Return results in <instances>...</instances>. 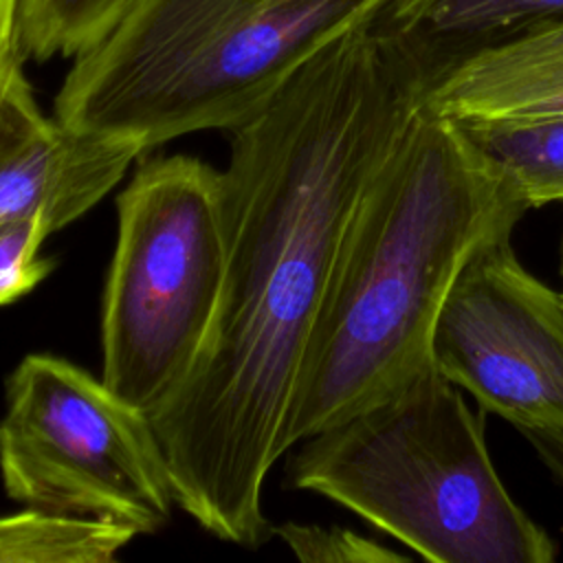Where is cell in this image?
<instances>
[{"instance_id": "1", "label": "cell", "mask_w": 563, "mask_h": 563, "mask_svg": "<svg viewBox=\"0 0 563 563\" xmlns=\"http://www.w3.org/2000/svg\"><path fill=\"white\" fill-rule=\"evenodd\" d=\"M369 0L231 130L227 268L207 343L150 416L176 506L211 537L260 548L264 484L290 418L352 216L424 103L429 73Z\"/></svg>"}, {"instance_id": "2", "label": "cell", "mask_w": 563, "mask_h": 563, "mask_svg": "<svg viewBox=\"0 0 563 563\" xmlns=\"http://www.w3.org/2000/svg\"><path fill=\"white\" fill-rule=\"evenodd\" d=\"M528 207L460 123L424 103L347 227L297 389L290 444L433 367V330L457 275Z\"/></svg>"}, {"instance_id": "3", "label": "cell", "mask_w": 563, "mask_h": 563, "mask_svg": "<svg viewBox=\"0 0 563 563\" xmlns=\"http://www.w3.org/2000/svg\"><path fill=\"white\" fill-rule=\"evenodd\" d=\"M369 0H130L73 59L53 119L150 152L233 130Z\"/></svg>"}, {"instance_id": "4", "label": "cell", "mask_w": 563, "mask_h": 563, "mask_svg": "<svg viewBox=\"0 0 563 563\" xmlns=\"http://www.w3.org/2000/svg\"><path fill=\"white\" fill-rule=\"evenodd\" d=\"M462 389L433 365L292 449L295 488L328 497L431 563H552L556 543L508 493Z\"/></svg>"}, {"instance_id": "5", "label": "cell", "mask_w": 563, "mask_h": 563, "mask_svg": "<svg viewBox=\"0 0 563 563\" xmlns=\"http://www.w3.org/2000/svg\"><path fill=\"white\" fill-rule=\"evenodd\" d=\"M227 268L222 169L172 154L141 161L117 198L101 299V380L147 416L191 374Z\"/></svg>"}, {"instance_id": "6", "label": "cell", "mask_w": 563, "mask_h": 563, "mask_svg": "<svg viewBox=\"0 0 563 563\" xmlns=\"http://www.w3.org/2000/svg\"><path fill=\"white\" fill-rule=\"evenodd\" d=\"M0 482L15 504L154 534L176 495L145 411L53 354H26L4 385Z\"/></svg>"}, {"instance_id": "7", "label": "cell", "mask_w": 563, "mask_h": 563, "mask_svg": "<svg viewBox=\"0 0 563 563\" xmlns=\"http://www.w3.org/2000/svg\"><path fill=\"white\" fill-rule=\"evenodd\" d=\"M433 365L519 431L563 433V292L523 268L510 235L457 275L433 330Z\"/></svg>"}, {"instance_id": "8", "label": "cell", "mask_w": 563, "mask_h": 563, "mask_svg": "<svg viewBox=\"0 0 563 563\" xmlns=\"http://www.w3.org/2000/svg\"><path fill=\"white\" fill-rule=\"evenodd\" d=\"M424 106L451 121L563 117V15L457 57L429 81Z\"/></svg>"}, {"instance_id": "9", "label": "cell", "mask_w": 563, "mask_h": 563, "mask_svg": "<svg viewBox=\"0 0 563 563\" xmlns=\"http://www.w3.org/2000/svg\"><path fill=\"white\" fill-rule=\"evenodd\" d=\"M145 152L123 139L90 134L51 117L26 143L0 156V224L44 213L53 231L90 211Z\"/></svg>"}, {"instance_id": "10", "label": "cell", "mask_w": 563, "mask_h": 563, "mask_svg": "<svg viewBox=\"0 0 563 563\" xmlns=\"http://www.w3.org/2000/svg\"><path fill=\"white\" fill-rule=\"evenodd\" d=\"M563 15V0H383L376 26L402 44L429 81L457 57Z\"/></svg>"}, {"instance_id": "11", "label": "cell", "mask_w": 563, "mask_h": 563, "mask_svg": "<svg viewBox=\"0 0 563 563\" xmlns=\"http://www.w3.org/2000/svg\"><path fill=\"white\" fill-rule=\"evenodd\" d=\"M455 123L528 209L563 202V117Z\"/></svg>"}, {"instance_id": "12", "label": "cell", "mask_w": 563, "mask_h": 563, "mask_svg": "<svg viewBox=\"0 0 563 563\" xmlns=\"http://www.w3.org/2000/svg\"><path fill=\"white\" fill-rule=\"evenodd\" d=\"M132 528L40 508L0 515V563H112Z\"/></svg>"}, {"instance_id": "13", "label": "cell", "mask_w": 563, "mask_h": 563, "mask_svg": "<svg viewBox=\"0 0 563 563\" xmlns=\"http://www.w3.org/2000/svg\"><path fill=\"white\" fill-rule=\"evenodd\" d=\"M130 0H22L20 46L24 59H75L92 48Z\"/></svg>"}, {"instance_id": "14", "label": "cell", "mask_w": 563, "mask_h": 563, "mask_svg": "<svg viewBox=\"0 0 563 563\" xmlns=\"http://www.w3.org/2000/svg\"><path fill=\"white\" fill-rule=\"evenodd\" d=\"M51 233L55 231L44 213L0 224V306L29 295L53 273L55 260L40 253Z\"/></svg>"}, {"instance_id": "15", "label": "cell", "mask_w": 563, "mask_h": 563, "mask_svg": "<svg viewBox=\"0 0 563 563\" xmlns=\"http://www.w3.org/2000/svg\"><path fill=\"white\" fill-rule=\"evenodd\" d=\"M288 550L303 563H394L409 561L407 554L385 548L354 530L339 526L284 521L273 526Z\"/></svg>"}, {"instance_id": "16", "label": "cell", "mask_w": 563, "mask_h": 563, "mask_svg": "<svg viewBox=\"0 0 563 563\" xmlns=\"http://www.w3.org/2000/svg\"><path fill=\"white\" fill-rule=\"evenodd\" d=\"M48 121L35 101L24 70L0 75V156L26 143Z\"/></svg>"}, {"instance_id": "17", "label": "cell", "mask_w": 563, "mask_h": 563, "mask_svg": "<svg viewBox=\"0 0 563 563\" xmlns=\"http://www.w3.org/2000/svg\"><path fill=\"white\" fill-rule=\"evenodd\" d=\"M20 7L22 0H0V75L24 70L20 46Z\"/></svg>"}, {"instance_id": "18", "label": "cell", "mask_w": 563, "mask_h": 563, "mask_svg": "<svg viewBox=\"0 0 563 563\" xmlns=\"http://www.w3.org/2000/svg\"><path fill=\"white\" fill-rule=\"evenodd\" d=\"M541 464L563 484V433L545 429H521Z\"/></svg>"}, {"instance_id": "19", "label": "cell", "mask_w": 563, "mask_h": 563, "mask_svg": "<svg viewBox=\"0 0 563 563\" xmlns=\"http://www.w3.org/2000/svg\"><path fill=\"white\" fill-rule=\"evenodd\" d=\"M561 275H563V264H561Z\"/></svg>"}]
</instances>
